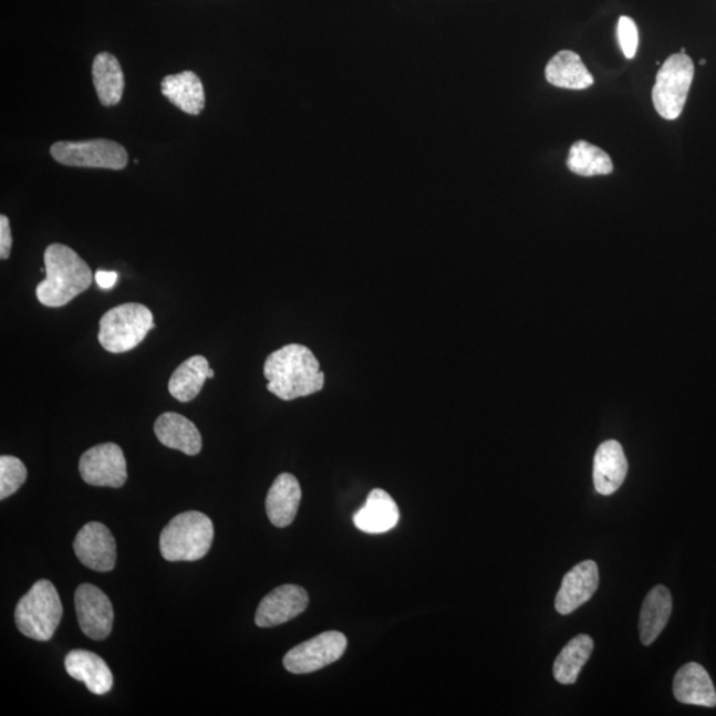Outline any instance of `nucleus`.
I'll use <instances>...</instances> for the list:
<instances>
[{
    "label": "nucleus",
    "mask_w": 716,
    "mask_h": 716,
    "mask_svg": "<svg viewBox=\"0 0 716 716\" xmlns=\"http://www.w3.org/2000/svg\"><path fill=\"white\" fill-rule=\"evenodd\" d=\"M263 374L269 384L267 390L283 401L311 396L323 390L325 374L320 363L304 345L290 344L267 357Z\"/></svg>",
    "instance_id": "1"
},
{
    "label": "nucleus",
    "mask_w": 716,
    "mask_h": 716,
    "mask_svg": "<svg viewBox=\"0 0 716 716\" xmlns=\"http://www.w3.org/2000/svg\"><path fill=\"white\" fill-rule=\"evenodd\" d=\"M44 264L45 279L38 284L37 297L45 307H64L91 287V267L69 246L46 247Z\"/></svg>",
    "instance_id": "2"
},
{
    "label": "nucleus",
    "mask_w": 716,
    "mask_h": 716,
    "mask_svg": "<svg viewBox=\"0 0 716 716\" xmlns=\"http://www.w3.org/2000/svg\"><path fill=\"white\" fill-rule=\"evenodd\" d=\"M214 525L207 515L187 511L173 518L160 532L159 550L167 561H197L209 553Z\"/></svg>",
    "instance_id": "3"
},
{
    "label": "nucleus",
    "mask_w": 716,
    "mask_h": 716,
    "mask_svg": "<svg viewBox=\"0 0 716 716\" xmlns=\"http://www.w3.org/2000/svg\"><path fill=\"white\" fill-rule=\"evenodd\" d=\"M62 618V600L49 580L37 581L15 609L19 632L37 641H50Z\"/></svg>",
    "instance_id": "4"
},
{
    "label": "nucleus",
    "mask_w": 716,
    "mask_h": 716,
    "mask_svg": "<svg viewBox=\"0 0 716 716\" xmlns=\"http://www.w3.org/2000/svg\"><path fill=\"white\" fill-rule=\"evenodd\" d=\"M154 326L149 308L138 303L117 305L100 320L98 343L106 352H129L143 343Z\"/></svg>",
    "instance_id": "5"
},
{
    "label": "nucleus",
    "mask_w": 716,
    "mask_h": 716,
    "mask_svg": "<svg viewBox=\"0 0 716 716\" xmlns=\"http://www.w3.org/2000/svg\"><path fill=\"white\" fill-rule=\"evenodd\" d=\"M691 56L675 53L666 60L655 77L653 104L662 118L673 122L684 112L694 79Z\"/></svg>",
    "instance_id": "6"
},
{
    "label": "nucleus",
    "mask_w": 716,
    "mask_h": 716,
    "mask_svg": "<svg viewBox=\"0 0 716 716\" xmlns=\"http://www.w3.org/2000/svg\"><path fill=\"white\" fill-rule=\"evenodd\" d=\"M51 156L56 163L73 167L122 170L128 165L125 147L111 139L90 142H60L51 146Z\"/></svg>",
    "instance_id": "7"
},
{
    "label": "nucleus",
    "mask_w": 716,
    "mask_h": 716,
    "mask_svg": "<svg viewBox=\"0 0 716 716\" xmlns=\"http://www.w3.org/2000/svg\"><path fill=\"white\" fill-rule=\"evenodd\" d=\"M347 641L343 633L325 632L294 646L286 654L283 664L292 674H310L343 657Z\"/></svg>",
    "instance_id": "8"
},
{
    "label": "nucleus",
    "mask_w": 716,
    "mask_h": 716,
    "mask_svg": "<svg viewBox=\"0 0 716 716\" xmlns=\"http://www.w3.org/2000/svg\"><path fill=\"white\" fill-rule=\"evenodd\" d=\"M79 471L85 484L95 487L120 488L128 479L122 447L112 442L86 450L80 458Z\"/></svg>",
    "instance_id": "9"
},
{
    "label": "nucleus",
    "mask_w": 716,
    "mask_h": 716,
    "mask_svg": "<svg viewBox=\"0 0 716 716\" xmlns=\"http://www.w3.org/2000/svg\"><path fill=\"white\" fill-rule=\"evenodd\" d=\"M75 608L79 625L86 637L95 641L110 637L115 613L102 589L92 584L80 585L75 593Z\"/></svg>",
    "instance_id": "10"
},
{
    "label": "nucleus",
    "mask_w": 716,
    "mask_h": 716,
    "mask_svg": "<svg viewBox=\"0 0 716 716\" xmlns=\"http://www.w3.org/2000/svg\"><path fill=\"white\" fill-rule=\"evenodd\" d=\"M80 563L96 572H110L116 565V540L110 528L98 521H91L79 531L73 541Z\"/></svg>",
    "instance_id": "11"
},
{
    "label": "nucleus",
    "mask_w": 716,
    "mask_h": 716,
    "mask_svg": "<svg viewBox=\"0 0 716 716\" xmlns=\"http://www.w3.org/2000/svg\"><path fill=\"white\" fill-rule=\"evenodd\" d=\"M310 604L304 588L287 584L273 589L260 601L256 622L260 627H273L297 619Z\"/></svg>",
    "instance_id": "12"
},
{
    "label": "nucleus",
    "mask_w": 716,
    "mask_h": 716,
    "mask_svg": "<svg viewBox=\"0 0 716 716\" xmlns=\"http://www.w3.org/2000/svg\"><path fill=\"white\" fill-rule=\"evenodd\" d=\"M599 582V567L593 560L582 561L572 568L564 575L557 600H554L558 613L571 614L575 609L584 605L598 591Z\"/></svg>",
    "instance_id": "13"
},
{
    "label": "nucleus",
    "mask_w": 716,
    "mask_h": 716,
    "mask_svg": "<svg viewBox=\"0 0 716 716\" xmlns=\"http://www.w3.org/2000/svg\"><path fill=\"white\" fill-rule=\"evenodd\" d=\"M627 460L618 440H606L595 452L593 481L595 491L604 497L614 494L624 484Z\"/></svg>",
    "instance_id": "14"
},
{
    "label": "nucleus",
    "mask_w": 716,
    "mask_h": 716,
    "mask_svg": "<svg viewBox=\"0 0 716 716\" xmlns=\"http://www.w3.org/2000/svg\"><path fill=\"white\" fill-rule=\"evenodd\" d=\"M674 697L681 704L704 707L716 706V692L710 675L704 666L691 662L675 674Z\"/></svg>",
    "instance_id": "15"
},
{
    "label": "nucleus",
    "mask_w": 716,
    "mask_h": 716,
    "mask_svg": "<svg viewBox=\"0 0 716 716\" xmlns=\"http://www.w3.org/2000/svg\"><path fill=\"white\" fill-rule=\"evenodd\" d=\"M399 510L396 501L381 488L367 497L365 505L354 513L353 523L366 533H385L398 525Z\"/></svg>",
    "instance_id": "16"
},
{
    "label": "nucleus",
    "mask_w": 716,
    "mask_h": 716,
    "mask_svg": "<svg viewBox=\"0 0 716 716\" xmlns=\"http://www.w3.org/2000/svg\"><path fill=\"white\" fill-rule=\"evenodd\" d=\"M154 433L160 444L190 457L203 450V435L197 426L178 413L160 414L154 424Z\"/></svg>",
    "instance_id": "17"
},
{
    "label": "nucleus",
    "mask_w": 716,
    "mask_h": 716,
    "mask_svg": "<svg viewBox=\"0 0 716 716\" xmlns=\"http://www.w3.org/2000/svg\"><path fill=\"white\" fill-rule=\"evenodd\" d=\"M300 501L299 480L292 474H280L266 499V511L271 523L278 528L290 526L297 518Z\"/></svg>",
    "instance_id": "18"
},
{
    "label": "nucleus",
    "mask_w": 716,
    "mask_h": 716,
    "mask_svg": "<svg viewBox=\"0 0 716 716\" xmlns=\"http://www.w3.org/2000/svg\"><path fill=\"white\" fill-rule=\"evenodd\" d=\"M65 671L73 679L84 682L86 688L93 694L104 695L112 691L111 668L95 653L72 651L65 657Z\"/></svg>",
    "instance_id": "19"
},
{
    "label": "nucleus",
    "mask_w": 716,
    "mask_h": 716,
    "mask_svg": "<svg viewBox=\"0 0 716 716\" xmlns=\"http://www.w3.org/2000/svg\"><path fill=\"white\" fill-rule=\"evenodd\" d=\"M673 611L671 591L664 585H657L647 593L640 614V637L645 646L652 645L664 631Z\"/></svg>",
    "instance_id": "20"
},
{
    "label": "nucleus",
    "mask_w": 716,
    "mask_h": 716,
    "mask_svg": "<svg viewBox=\"0 0 716 716\" xmlns=\"http://www.w3.org/2000/svg\"><path fill=\"white\" fill-rule=\"evenodd\" d=\"M160 89L163 95L187 115L198 116L205 108V89L197 73L185 71L178 75L166 76L160 83Z\"/></svg>",
    "instance_id": "21"
},
{
    "label": "nucleus",
    "mask_w": 716,
    "mask_h": 716,
    "mask_svg": "<svg viewBox=\"0 0 716 716\" xmlns=\"http://www.w3.org/2000/svg\"><path fill=\"white\" fill-rule=\"evenodd\" d=\"M547 82L559 89L582 91L594 84V77L573 51H560L547 64Z\"/></svg>",
    "instance_id": "22"
},
{
    "label": "nucleus",
    "mask_w": 716,
    "mask_h": 716,
    "mask_svg": "<svg viewBox=\"0 0 716 716\" xmlns=\"http://www.w3.org/2000/svg\"><path fill=\"white\" fill-rule=\"evenodd\" d=\"M212 377L209 361L204 356H193L174 371L167 390L179 403H190L203 391L206 380Z\"/></svg>",
    "instance_id": "23"
},
{
    "label": "nucleus",
    "mask_w": 716,
    "mask_h": 716,
    "mask_svg": "<svg viewBox=\"0 0 716 716\" xmlns=\"http://www.w3.org/2000/svg\"><path fill=\"white\" fill-rule=\"evenodd\" d=\"M92 76L100 102L105 106L118 104L123 97L125 82L122 65L116 56L110 52L98 53L93 60Z\"/></svg>",
    "instance_id": "24"
},
{
    "label": "nucleus",
    "mask_w": 716,
    "mask_h": 716,
    "mask_svg": "<svg viewBox=\"0 0 716 716\" xmlns=\"http://www.w3.org/2000/svg\"><path fill=\"white\" fill-rule=\"evenodd\" d=\"M594 642L587 634H579L572 639L558 655L553 664V677L561 685H573L579 678L581 668L584 667L593 653Z\"/></svg>",
    "instance_id": "25"
},
{
    "label": "nucleus",
    "mask_w": 716,
    "mask_h": 716,
    "mask_svg": "<svg viewBox=\"0 0 716 716\" xmlns=\"http://www.w3.org/2000/svg\"><path fill=\"white\" fill-rule=\"evenodd\" d=\"M568 169L582 177L606 176L613 172L608 153L587 142H575L567 159Z\"/></svg>",
    "instance_id": "26"
},
{
    "label": "nucleus",
    "mask_w": 716,
    "mask_h": 716,
    "mask_svg": "<svg viewBox=\"0 0 716 716\" xmlns=\"http://www.w3.org/2000/svg\"><path fill=\"white\" fill-rule=\"evenodd\" d=\"M27 480V468L22 460L11 455L0 457V499L15 494Z\"/></svg>",
    "instance_id": "27"
},
{
    "label": "nucleus",
    "mask_w": 716,
    "mask_h": 716,
    "mask_svg": "<svg viewBox=\"0 0 716 716\" xmlns=\"http://www.w3.org/2000/svg\"><path fill=\"white\" fill-rule=\"evenodd\" d=\"M619 42L625 58L633 59L639 49V29L634 20L621 17L618 29Z\"/></svg>",
    "instance_id": "28"
},
{
    "label": "nucleus",
    "mask_w": 716,
    "mask_h": 716,
    "mask_svg": "<svg viewBox=\"0 0 716 716\" xmlns=\"http://www.w3.org/2000/svg\"><path fill=\"white\" fill-rule=\"evenodd\" d=\"M12 249V236L10 220L6 216L0 217V258L9 259Z\"/></svg>",
    "instance_id": "29"
},
{
    "label": "nucleus",
    "mask_w": 716,
    "mask_h": 716,
    "mask_svg": "<svg viewBox=\"0 0 716 716\" xmlns=\"http://www.w3.org/2000/svg\"><path fill=\"white\" fill-rule=\"evenodd\" d=\"M117 278L118 277L116 272L100 270L96 273V282L100 286V288H103V290H110V288L115 286L117 282Z\"/></svg>",
    "instance_id": "30"
},
{
    "label": "nucleus",
    "mask_w": 716,
    "mask_h": 716,
    "mask_svg": "<svg viewBox=\"0 0 716 716\" xmlns=\"http://www.w3.org/2000/svg\"><path fill=\"white\" fill-rule=\"evenodd\" d=\"M705 64H706V60H705V59H702V60H701V65H705Z\"/></svg>",
    "instance_id": "31"
}]
</instances>
